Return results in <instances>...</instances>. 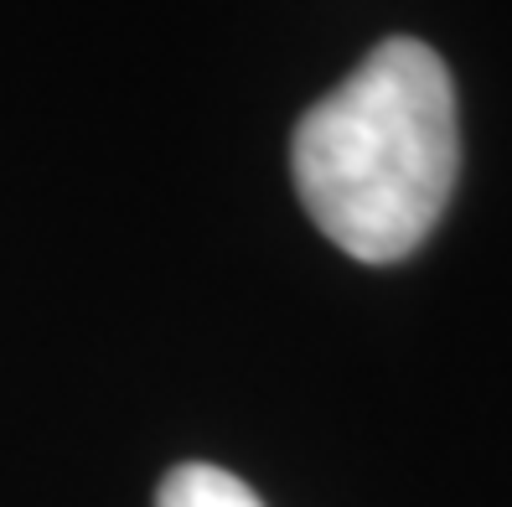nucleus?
I'll return each mask as SVG.
<instances>
[{
	"label": "nucleus",
	"mask_w": 512,
	"mask_h": 507,
	"mask_svg": "<svg viewBox=\"0 0 512 507\" xmlns=\"http://www.w3.org/2000/svg\"><path fill=\"white\" fill-rule=\"evenodd\" d=\"M295 192L316 228L363 264H394L435 233L461 171L456 88L414 37L378 42L290 140Z\"/></svg>",
	"instance_id": "1"
},
{
	"label": "nucleus",
	"mask_w": 512,
	"mask_h": 507,
	"mask_svg": "<svg viewBox=\"0 0 512 507\" xmlns=\"http://www.w3.org/2000/svg\"><path fill=\"white\" fill-rule=\"evenodd\" d=\"M156 507H264V502L254 497L249 482H238L233 471L207 466V461H187V466L166 471Z\"/></svg>",
	"instance_id": "2"
}]
</instances>
